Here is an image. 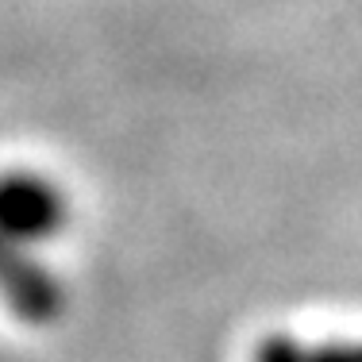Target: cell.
<instances>
[{
	"label": "cell",
	"instance_id": "3",
	"mask_svg": "<svg viewBox=\"0 0 362 362\" xmlns=\"http://www.w3.org/2000/svg\"><path fill=\"white\" fill-rule=\"evenodd\" d=\"M255 362H362V343H300L274 335L255 351Z\"/></svg>",
	"mask_w": 362,
	"mask_h": 362
},
{
	"label": "cell",
	"instance_id": "1",
	"mask_svg": "<svg viewBox=\"0 0 362 362\" xmlns=\"http://www.w3.org/2000/svg\"><path fill=\"white\" fill-rule=\"evenodd\" d=\"M0 223L8 243H39L66 223V197L42 174H8L0 193Z\"/></svg>",
	"mask_w": 362,
	"mask_h": 362
},
{
	"label": "cell",
	"instance_id": "2",
	"mask_svg": "<svg viewBox=\"0 0 362 362\" xmlns=\"http://www.w3.org/2000/svg\"><path fill=\"white\" fill-rule=\"evenodd\" d=\"M4 297L12 305V313L31 324L50 320L62 308V286H58V278L39 258L23 255V243H8V251H4Z\"/></svg>",
	"mask_w": 362,
	"mask_h": 362
}]
</instances>
